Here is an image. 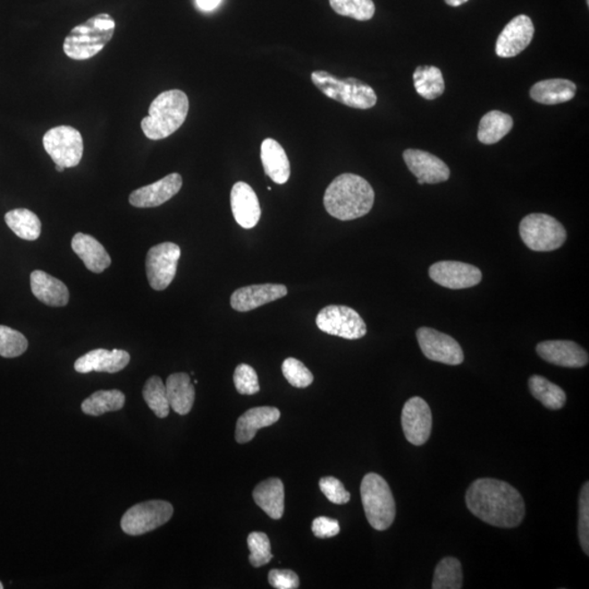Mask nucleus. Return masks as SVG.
Returning a JSON list of instances; mask_svg holds the SVG:
<instances>
[{"label":"nucleus","mask_w":589,"mask_h":589,"mask_svg":"<svg viewBox=\"0 0 589 589\" xmlns=\"http://www.w3.org/2000/svg\"><path fill=\"white\" fill-rule=\"evenodd\" d=\"M174 508L163 500H151L136 504L123 514L121 521L122 532L130 536H141L163 526L172 517Z\"/></svg>","instance_id":"obj_8"},{"label":"nucleus","mask_w":589,"mask_h":589,"mask_svg":"<svg viewBox=\"0 0 589 589\" xmlns=\"http://www.w3.org/2000/svg\"><path fill=\"white\" fill-rule=\"evenodd\" d=\"M130 355L126 350L103 349L88 351L74 363V370L79 374L97 373L116 374L130 364Z\"/></svg>","instance_id":"obj_20"},{"label":"nucleus","mask_w":589,"mask_h":589,"mask_svg":"<svg viewBox=\"0 0 589 589\" xmlns=\"http://www.w3.org/2000/svg\"><path fill=\"white\" fill-rule=\"evenodd\" d=\"M234 383L237 392L242 395H254L260 391L258 374L249 365L237 366L234 373Z\"/></svg>","instance_id":"obj_40"},{"label":"nucleus","mask_w":589,"mask_h":589,"mask_svg":"<svg viewBox=\"0 0 589 589\" xmlns=\"http://www.w3.org/2000/svg\"><path fill=\"white\" fill-rule=\"evenodd\" d=\"M72 247L74 254L93 273H102L112 265L111 257L107 254L106 249L100 241L90 235L78 232L73 236Z\"/></svg>","instance_id":"obj_23"},{"label":"nucleus","mask_w":589,"mask_h":589,"mask_svg":"<svg viewBox=\"0 0 589 589\" xmlns=\"http://www.w3.org/2000/svg\"><path fill=\"white\" fill-rule=\"evenodd\" d=\"M189 112V100L185 92L170 90L160 94L143 118L141 130L151 140H162L172 135L185 122Z\"/></svg>","instance_id":"obj_3"},{"label":"nucleus","mask_w":589,"mask_h":589,"mask_svg":"<svg viewBox=\"0 0 589 589\" xmlns=\"http://www.w3.org/2000/svg\"><path fill=\"white\" fill-rule=\"evenodd\" d=\"M126 403V396L118 390H101L88 396L81 404L84 414L102 416L110 412L121 410Z\"/></svg>","instance_id":"obj_30"},{"label":"nucleus","mask_w":589,"mask_h":589,"mask_svg":"<svg viewBox=\"0 0 589 589\" xmlns=\"http://www.w3.org/2000/svg\"><path fill=\"white\" fill-rule=\"evenodd\" d=\"M56 171L59 172H63V171H65V168L56 165Z\"/></svg>","instance_id":"obj_47"},{"label":"nucleus","mask_w":589,"mask_h":589,"mask_svg":"<svg viewBox=\"0 0 589 589\" xmlns=\"http://www.w3.org/2000/svg\"><path fill=\"white\" fill-rule=\"evenodd\" d=\"M429 275L435 283L450 290H464L482 282V271L459 261H440L430 266Z\"/></svg>","instance_id":"obj_14"},{"label":"nucleus","mask_w":589,"mask_h":589,"mask_svg":"<svg viewBox=\"0 0 589 589\" xmlns=\"http://www.w3.org/2000/svg\"><path fill=\"white\" fill-rule=\"evenodd\" d=\"M361 501L369 524L375 531H385L393 524L395 501L387 480L380 475H366L360 486Z\"/></svg>","instance_id":"obj_5"},{"label":"nucleus","mask_w":589,"mask_h":589,"mask_svg":"<svg viewBox=\"0 0 589 589\" xmlns=\"http://www.w3.org/2000/svg\"><path fill=\"white\" fill-rule=\"evenodd\" d=\"M404 161L413 175L418 178V184H440L450 178V168L432 153L409 148L403 153Z\"/></svg>","instance_id":"obj_16"},{"label":"nucleus","mask_w":589,"mask_h":589,"mask_svg":"<svg viewBox=\"0 0 589 589\" xmlns=\"http://www.w3.org/2000/svg\"><path fill=\"white\" fill-rule=\"evenodd\" d=\"M182 177L177 172L167 175L155 184L139 188L130 197V205L140 209L164 205L181 191Z\"/></svg>","instance_id":"obj_19"},{"label":"nucleus","mask_w":589,"mask_h":589,"mask_svg":"<svg viewBox=\"0 0 589 589\" xmlns=\"http://www.w3.org/2000/svg\"><path fill=\"white\" fill-rule=\"evenodd\" d=\"M115 29V20L110 14H97L72 29L63 42V53L74 61L90 59L111 42Z\"/></svg>","instance_id":"obj_4"},{"label":"nucleus","mask_w":589,"mask_h":589,"mask_svg":"<svg viewBox=\"0 0 589 589\" xmlns=\"http://www.w3.org/2000/svg\"><path fill=\"white\" fill-rule=\"evenodd\" d=\"M467 2L468 0H445V3H447L449 6H452V7H459L460 6V4H463Z\"/></svg>","instance_id":"obj_46"},{"label":"nucleus","mask_w":589,"mask_h":589,"mask_svg":"<svg viewBox=\"0 0 589 589\" xmlns=\"http://www.w3.org/2000/svg\"><path fill=\"white\" fill-rule=\"evenodd\" d=\"M3 588H4V584L2 582H0V589H3Z\"/></svg>","instance_id":"obj_48"},{"label":"nucleus","mask_w":589,"mask_h":589,"mask_svg":"<svg viewBox=\"0 0 589 589\" xmlns=\"http://www.w3.org/2000/svg\"><path fill=\"white\" fill-rule=\"evenodd\" d=\"M467 504L475 517L496 527H517L525 517L522 494L498 479L482 478L470 484Z\"/></svg>","instance_id":"obj_1"},{"label":"nucleus","mask_w":589,"mask_h":589,"mask_svg":"<svg viewBox=\"0 0 589 589\" xmlns=\"http://www.w3.org/2000/svg\"><path fill=\"white\" fill-rule=\"evenodd\" d=\"M31 290L34 296L49 307H65L69 303L68 287L62 281L44 271L32 272Z\"/></svg>","instance_id":"obj_24"},{"label":"nucleus","mask_w":589,"mask_h":589,"mask_svg":"<svg viewBox=\"0 0 589 589\" xmlns=\"http://www.w3.org/2000/svg\"><path fill=\"white\" fill-rule=\"evenodd\" d=\"M374 203V188L365 178L349 172L336 177L326 188L324 198L326 212L340 221L367 215Z\"/></svg>","instance_id":"obj_2"},{"label":"nucleus","mask_w":589,"mask_h":589,"mask_svg":"<svg viewBox=\"0 0 589 589\" xmlns=\"http://www.w3.org/2000/svg\"><path fill=\"white\" fill-rule=\"evenodd\" d=\"M311 528L315 536L321 539L334 537L341 531L340 523L336 519L326 517H316Z\"/></svg>","instance_id":"obj_44"},{"label":"nucleus","mask_w":589,"mask_h":589,"mask_svg":"<svg viewBox=\"0 0 589 589\" xmlns=\"http://www.w3.org/2000/svg\"><path fill=\"white\" fill-rule=\"evenodd\" d=\"M28 340L20 332L0 325V356L4 358H16L26 353Z\"/></svg>","instance_id":"obj_37"},{"label":"nucleus","mask_w":589,"mask_h":589,"mask_svg":"<svg viewBox=\"0 0 589 589\" xmlns=\"http://www.w3.org/2000/svg\"><path fill=\"white\" fill-rule=\"evenodd\" d=\"M289 293L285 285L282 284H258L241 287L232 293L231 297V308L240 313L259 308L261 306L283 299Z\"/></svg>","instance_id":"obj_17"},{"label":"nucleus","mask_w":589,"mask_h":589,"mask_svg":"<svg viewBox=\"0 0 589 589\" xmlns=\"http://www.w3.org/2000/svg\"><path fill=\"white\" fill-rule=\"evenodd\" d=\"M417 341L425 358L450 366H458L464 361L462 348L452 336L430 328L417 330Z\"/></svg>","instance_id":"obj_12"},{"label":"nucleus","mask_w":589,"mask_h":589,"mask_svg":"<svg viewBox=\"0 0 589 589\" xmlns=\"http://www.w3.org/2000/svg\"><path fill=\"white\" fill-rule=\"evenodd\" d=\"M165 387L171 408L180 415L189 414L196 399L190 375L185 373L172 374L167 378Z\"/></svg>","instance_id":"obj_26"},{"label":"nucleus","mask_w":589,"mask_h":589,"mask_svg":"<svg viewBox=\"0 0 589 589\" xmlns=\"http://www.w3.org/2000/svg\"><path fill=\"white\" fill-rule=\"evenodd\" d=\"M402 428L409 443L419 447L428 442L433 430V414L427 402L419 396L405 403Z\"/></svg>","instance_id":"obj_13"},{"label":"nucleus","mask_w":589,"mask_h":589,"mask_svg":"<svg viewBox=\"0 0 589 589\" xmlns=\"http://www.w3.org/2000/svg\"><path fill=\"white\" fill-rule=\"evenodd\" d=\"M414 86L416 91L425 100H435L442 97L445 83L442 71L433 66H419L414 72Z\"/></svg>","instance_id":"obj_32"},{"label":"nucleus","mask_w":589,"mask_h":589,"mask_svg":"<svg viewBox=\"0 0 589 589\" xmlns=\"http://www.w3.org/2000/svg\"><path fill=\"white\" fill-rule=\"evenodd\" d=\"M537 354L552 365L583 368L588 364L587 351L572 341H546L537 345Z\"/></svg>","instance_id":"obj_18"},{"label":"nucleus","mask_w":589,"mask_h":589,"mask_svg":"<svg viewBox=\"0 0 589 589\" xmlns=\"http://www.w3.org/2000/svg\"><path fill=\"white\" fill-rule=\"evenodd\" d=\"M330 4L340 16L353 18L358 21H368L375 13L373 0H330Z\"/></svg>","instance_id":"obj_36"},{"label":"nucleus","mask_w":589,"mask_h":589,"mask_svg":"<svg viewBox=\"0 0 589 589\" xmlns=\"http://www.w3.org/2000/svg\"><path fill=\"white\" fill-rule=\"evenodd\" d=\"M578 538L583 551L589 554V484H584L578 502Z\"/></svg>","instance_id":"obj_41"},{"label":"nucleus","mask_w":589,"mask_h":589,"mask_svg":"<svg viewBox=\"0 0 589 589\" xmlns=\"http://www.w3.org/2000/svg\"><path fill=\"white\" fill-rule=\"evenodd\" d=\"M463 587L462 564L458 559L448 557L439 562L434 570L433 589H459Z\"/></svg>","instance_id":"obj_34"},{"label":"nucleus","mask_w":589,"mask_h":589,"mask_svg":"<svg viewBox=\"0 0 589 589\" xmlns=\"http://www.w3.org/2000/svg\"><path fill=\"white\" fill-rule=\"evenodd\" d=\"M254 499L271 518L280 519L283 517L285 492L281 479L270 478L260 483L254 490Z\"/></svg>","instance_id":"obj_27"},{"label":"nucleus","mask_w":589,"mask_h":589,"mask_svg":"<svg viewBox=\"0 0 589 589\" xmlns=\"http://www.w3.org/2000/svg\"><path fill=\"white\" fill-rule=\"evenodd\" d=\"M528 385L534 398L537 399L544 408L557 410L566 405V392L559 385L551 383L542 375H533L528 381Z\"/></svg>","instance_id":"obj_33"},{"label":"nucleus","mask_w":589,"mask_h":589,"mask_svg":"<svg viewBox=\"0 0 589 589\" xmlns=\"http://www.w3.org/2000/svg\"><path fill=\"white\" fill-rule=\"evenodd\" d=\"M231 206L232 215L242 229L250 230L258 224L261 207L258 197L244 181L236 182L231 188Z\"/></svg>","instance_id":"obj_21"},{"label":"nucleus","mask_w":589,"mask_h":589,"mask_svg":"<svg viewBox=\"0 0 589 589\" xmlns=\"http://www.w3.org/2000/svg\"><path fill=\"white\" fill-rule=\"evenodd\" d=\"M280 410L270 406L255 408L240 416L237 420L235 438L236 442L244 444L256 437L257 432L262 428L269 427L279 422Z\"/></svg>","instance_id":"obj_22"},{"label":"nucleus","mask_w":589,"mask_h":589,"mask_svg":"<svg viewBox=\"0 0 589 589\" xmlns=\"http://www.w3.org/2000/svg\"><path fill=\"white\" fill-rule=\"evenodd\" d=\"M576 94V83L567 79H549L537 82L531 88L533 100L544 105H557L571 101Z\"/></svg>","instance_id":"obj_28"},{"label":"nucleus","mask_w":589,"mask_h":589,"mask_svg":"<svg viewBox=\"0 0 589 589\" xmlns=\"http://www.w3.org/2000/svg\"><path fill=\"white\" fill-rule=\"evenodd\" d=\"M589 4V0H587V4Z\"/></svg>","instance_id":"obj_49"},{"label":"nucleus","mask_w":589,"mask_h":589,"mask_svg":"<svg viewBox=\"0 0 589 589\" xmlns=\"http://www.w3.org/2000/svg\"><path fill=\"white\" fill-rule=\"evenodd\" d=\"M319 486L321 492L334 504H346L349 502L350 493L345 489L344 484L334 477H324L320 479Z\"/></svg>","instance_id":"obj_42"},{"label":"nucleus","mask_w":589,"mask_h":589,"mask_svg":"<svg viewBox=\"0 0 589 589\" xmlns=\"http://www.w3.org/2000/svg\"><path fill=\"white\" fill-rule=\"evenodd\" d=\"M181 247L174 242H162L148 250L146 269L148 283L155 290H164L174 281Z\"/></svg>","instance_id":"obj_11"},{"label":"nucleus","mask_w":589,"mask_h":589,"mask_svg":"<svg viewBox=\"0 0 589 589\" xmlns=\"http://www.w3.org/2000/svg\"><path fill=\"white\" fill-rule=\"evenodd\" d=\"M519 235L529 249L538 252L557 250L567 240L561 223L542 213L525 216L519 224Z\"/></svg>","instance_id":"obj_7"},{"label":"nucleus","mask_w":589,"mask_h":589,"mask_svg":"<svg viewBox=\"0 0 589 589\" xmlns=\"http://www.w3.org/2000/svg\"><path fill=\"white\" fill-rule=\"evenodd\" d=\"M221 2L222 0H197V4L203 12H212L219 7Z\"/></svg>","instance_id":"obj_45"},{"label":"nucleus","mask_w":589,"mask_h":589,"mask_svg":"<svg viewBox=\"0 0 589 589\" xmlns=\"http://www.w3.org/2000/svg\"><path fill=\"white\" fill-rule=\"evenodd\" d=\"M247 543H248L250 551L249 561L252 567H264L273 559V554L271 553L270 539L266 536V534L260 532L251 533Z\"/></svg>","instance_id":"obj_38"},{"label":"nucleus","mask_w":589,"mask_h":589,"mask_svg":"<svg viewBox=\"0 0 589 589\" xmlns=\"http://www.w3.org/2000/svg\"><path fill=\"white\" fill-rule=\"evenodd\" d=\"M282 373L289 383L295 388H308L314 383V374L300 360L296 358L285 359L282 365Z\"/></svg>","instance_id":"obj_39"},{"label":"nucleus","mask_w":589,"mask_h":589,"mask_svg":"<svg viewBox=\"0 0 589 589\" xmlns=\"http://www.w3.org/2000/svg\"><path fill=\"white\" fill-rule=\"evenodd\" d=\"M513 127L512 117L506 113L492 111L480 121L478 140L484 145H494L506 137Z\"/></svg>","instance_id":"obj_29"},{"label":"nucleus","mask_w":589,"mask_h":589,"mask_svg":"<svg viewBox=\"0 0 589 589\" xmlns=\"http://www.w3.org/2000/svg\"><path fill=\"white\" fill-rule=\"evenodd\" d=\"M261 161L266 176L276 184L283 185L289 181L290 164L286 152L274 139H265L261 145Z\"/></svg>","instance_id":"obj_25"},{"label":"nucleus","mask_w":589,"mask_h":589,"mask_svg":"<svg viewBox=\"0 0 589 589\" xmlns=\"http://www.w3.org/2000/svg\"><path fill=\"white\" fill-rule=\"evenodd\" d=\"M269 583L276 589H296L299 587V577L291 570H272Z\"/></svg>","instance_id":"obj_43"},{"label":"nucleus","mask_w":589,"mask_h":589,"mask_svg":"<svg viewBox=\"0 0 589 589\" xmlns=\"http://www.w3.org/2000/svg\"><path fill=\"white\" fill-rule=\"evenodd\" d=\"M534 34V28L531 18L525 14L514 18L497 39V55L501 58L517 56L531 44Z\"/></svg>","instance_id":"obj_15"},{"label":"nucleus","mask_w":589,"mask_h":589,"mask_svg":"<svg viewBox=\"0 0 589 589\" xmlns=\"http://www.w3.org/2000/svg\"><path fill=\"white\" fill-rule=\"evenodd\" d=\"M4 221L10 230L24 240H37L41 235L42 224L36 213L28 209L9 211Z\"/></svg>","instance_id":"obj_31"},{"label":"nucleus","mask_w":589,"mask_h":589,"mask_svg":"<svg viewBox=\"0 0 589 589\" xmlns=\"http://www.w3.org/2000/svg\"><path fill=\"white\" fill-rule=\"evenodd\" d=\"M311 80L324 96L346 106L369 110L377 104V94L373 88L355 78L338 79L326 72L311 73Z\"/></svg>","instance_id":"obj_6"},{"label":"nucleus","mask_w":589,"mask_h":589,"mask_svg":"<svg viewBox=\"0 0 589 589\" xmlns=\"http://www.w3.org/2000/svg\"><path fill=\"white\" fill-rule=\"evenodd\" d=\"M316 324L324 333L345 340H359L367 334L364 319L348 306L325 307L316 316Z\"/></svg>","instance_id":"obj_10"},{"label":"nucleus","mask_w":589,"mask_h":589,"mask_svg":"<svg viewBox=\"0 0 589 589\" xmlns=\"http://www.w3.org/2000/svg\"><path fill=\"white\" fill-rule=\"evenodd\" d=\"M143 399L148 408L158 418H166L170 414L171 406L168 402L165 384L157 375L148 379L143 388Z\"/></svg>","instance_id":"obj_35"},{"label":"nucleus","mask_w":589,"mask_h":589,"mask_svg":"<svg viewBox=\"0 0 589 589\" xmlns=\"http://www.w3.org/2000/svg\"><path fill=\"white\" fill-rule=\"evenodd\" d=\"M43 146L56 165L72 168L79 165L83 156V139L76 128L58 126L43 137Z\"/></svg>","instance_id":"obj_9"}]
</instances>
